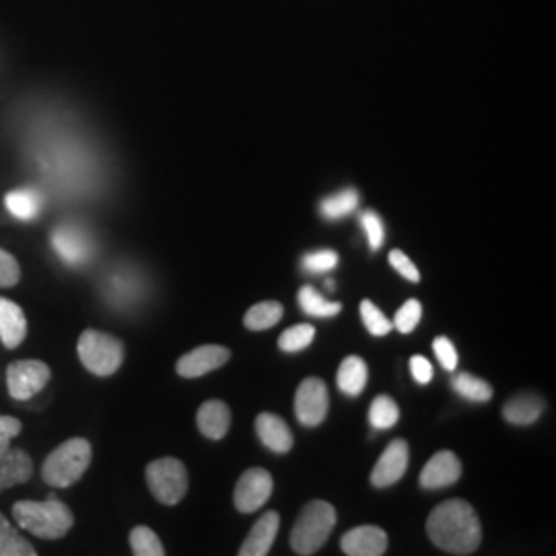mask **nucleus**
<instances>
[{"instance_id": "9b49d317", "label": "nucleus", "mask_w": 556, "mask_h": 556, "mask_svg": "<svg viewBox=\"0 0 556 556\" xmlns=\"http://www.w3.org/2000/svg\"><path fill=\"white\" fill-rule=\"evenodd\" d=\"M229 358H231V351L227 346L204 344V346H199V349L186 353L184 357H179L176 371L181 378H202V376L223 367Z\"/></svg>"}, {"instance_id": "dca6fc26", "label": "nucleus", "mask_w": 556, "mask_h": 556, "mask_svg": "<svg viewBox=\"0 0 556 556\" xmlns=\"http://www.w3.org/2000/svg\"><path fill=\"white\" fill-rule=\"evenodd\" d=\"M280 517L277 511H268L266 516L260 517L252 532L245 538V542L239 548V556H264L270 553L275 538L278 534Z\"/></svg>"}, {"instance_id": "4be33fe9", "label": "nucleus", "mask_w": 556, "mask_h": 556, "mask_svg": "<svg viewBox=\"0 0 556 556\" xmlns=\"http://www.w3.org/2000/svg\"><path fill=\"white\" fill-rule=\"evenodd\" d=\"M4 204L13 217L20 220H34L40 215V192L34 188H20L7 194Z\"/></svg>"}, {"instance_id": "a878e982", "label": "nucleus", "mask_w": 556, "mask_h": 556, "mask_svg": "<svg viewBox=\"0 0 556 556\" xmlns=\"http://www.w3.org/2000/svg\"><path fill=\"white\" fill-rule=\"evenodd\" d=\"M452 388L457 394L470 402H489L493 397V388L489 381L470 376V374H457L452 379Z\"/></svg>"}, {"instance_id": "7ed1b4c3", "label": "nucleus", "mask_w": 556, "mask_h": 556, "mask_svg": "<svg viewBox=\"0 0 556 556\" xmlns=\"http://www.w3.org/2000/svg\"><path fill=\"white\" fill-rule=\"evenodd\" d=\"M91 443L87 439L75 438L64 441L41 466V478L50 486L68 489L79 482L87 468L91 466Z\"/></svg>"}, {"instance_id": "cd10ccee", "label": "nucleus", "mask_w": 556, "mask_h": 556, "mask_svg": "<svg viewBox=\"0 0 556 556\" xmlns=\"http://www.w3.org/2000/svg\"><path fill=\"white\" fill-rule=\"evenodd\" d=\"M130 548L137 556H163L165 548L161 544L160 536L147 528V526H137L130 532Z\"/></svg>"}, {"instance_id": "473e14b6", "label": "nucleus", "mask_w": 556, "mask_h": 556, "mask_svg": "<svg viewBox=\"0 0 556 556\" xmlns=\"http://www.w3.org/2000/svg\"><path fill=\"white\" fill-rule=\"evenodd\" d=\"M303 268L312 275H318V273H328L332 270L338 264V254L334 250H319V252H312L307 256H303L301 260Z\"/></svg>"}, {"instance_id": "1a4fd4ad", "label": "nucleus", "mask_w": 556, "mask_h": 556, "mask_svg": "<svg viewBox=\"0 0 556 556\" xmlns=\"http://www.w3.org/2000/svg\"><path fill=\"white\" fill-rule=\"evenodd\" d=\"M52 245L60 260L71 266H83L93 256V239L79 225L64 223L56 227L52 233Z\"/></svg>"}, {"instance_id": "f8f14e48", "label": "nucleus", "mask_w": 556, "mask_h": 556, "mask_svg": "<svg viewBox=\"0 0 556 556\" xmlns=\"http://www.w3.org/2000/svg\"><path fill=\"white\" fill-rule=\"evenodd\" d=\"M408 443L404 439L392 441L371 472V482L374 486L383 489V486H392L400 478L404 477L406 468H408Z\"/></svg>"}, {"instance_id": "ddd939ff", "label": "nucleus", "mask_w": 556, "mask_h": 556, "mask_svg": "<svg viewBox=\"0 0 556 556\" xmlns=\"http://www.w3.org/2000/svg\"><path fill=\"white\" fill-rule=\"evenodd\" d=\"M462 477V464L454 452L443 450L427 462V466L420 472V486L435 491L454 484Z\"/></svg>"}, {"instance_id": "e433bc0d", "label": "nucleus", "mask_w": 556, "mask_h": 556, "mask_svg": "<svg viewBox=\"0 0 556 556\" xmlns=\"http://www.w3.org/2000/svg\"><path fill=\"white\" fill-rule=\"evenodd\" d=\"M390 264L396 268L400 277H404L406 280H410V282H418L420 280V273H418L417 266L413 264V260L408 258L404 252H400V250L390 252Z\"/></svg>"}, {"instance_id": "bb28decb", "label": "nucleus", "mask_w": 556, "mask_h": 556, "mask_svg": "<svg viewBox=\"0 0 556 556\" xmlns=\"http://www.w3.org/2000/svg\"><path fill=\"white\" fill-rule=\"evenodd\" d=\"M358 204V194L355 190H342L330 199L321 200L319 204V213L326 219H342L346 215H351Z\"/></svg>"}, {"instance_id": "4c0bfd02", "label": "nucleus", "mask_w": 556, "mask_h": 556, "mask_svg": "<svg viewBox=\"0 0 556 556\" xmlns=\"http://www.w3.org/2000/svg\"><path fill=\"white\" fill-rule=\"evenodd\" d=\"M21 429H23V425H21L20 418L0 415V450L9 447L11 441L20 435Z\"/></svg>"}, {"instance_id": "20e7f679", "label": "nucleus", "mask_w": 556, "mask_h": 556, "mask_svg": "<svg viewBox=\"0 0 556 556\" xmlns=\"http://www.w3.org/2000/svg\"><path fill=\"white\" fill-rule=\"evenodd\" d=\"M337 526V511L326 501H312L298 517L293 532H291V546L298 555H316L319 548L328 542Z\"/></svg>"}, {"instance_id": "7c9ffc66", "label": "nucleus", "mask_w": 556, "mask_h": 556, "mask_svg": "<svg viewBox=\"0 0 556 556\" xmlns=\"http://www.w3.org/2000/svg\"><path fill=\"white\" fill-rule=\"evenodd\" d=\"M361 318H363L365 328H367L374 337H386V334H390V330L394 328L392 319L388 318V316L379 309L378 305H376L374 301H369V299L361 301Z\"/></svg>"}, {"instance_id": "5701e85b", "label": "nucleus", "mask_w": 556, "mask_h": 556, "mask_svg": "<svg viewBox=\"0 0 556 556\" xmlns=\"http://www.w3.org/2000/svg\"><path fill=\"white\" fill-rule=\"evenodd\" d=\"M38 551L0 514V556H36Z\"/></svg>"}, {"instance_id": "b1692460", "label": "nucleus", "mask_w": 556, "mask_h": 556, "mask_svg": "<svg viewBox=\"0 0 556 556\" xmlns=\"http://www.w3.org/2000/svg\"><path fill=\"white\" fill-rule=\"evenodd\" d=\"M282 314H285V309L278 301H262L258 305H254L252 309H248L243 324H245L248 330L260 332V330H268V328L278 324Z\"/></svg>"}, {"instance_id": "39448f33", "label": "nucleus", "mask_w": 556, "mask_h": 556, "mask_svg": "<svg viewBox=\"0 0 556 556\" xmlns=\"http://www.w3.org/2000/svg\"><path fill=\"white\" fill-rule=\"evenodd\" d=\"M77 353L83 367L100 378L114 376L124 363L122 340L100 330H85L80 334Z\"/></svg>"}, {"instance_id": "c756f323", "label": "nucleus", "mask_w": 556, "mask_h": 556, "mask_svg": "<svg viewBox=\"0 0 556 556\" xmlns=\"http://www.w3.org/2000/svg\"><path fill=\"white\" fill-rule=\"evenodd\" d=\"M400 418V408L390 396H378L369 410V422L374 429H392Z\"/></svg>"}, {"instance_id": "412c9836", "label": "nucleus", "mask_w": 556, "mask_h": 556, "mask_svg": "<svg viewBox=\"0 0 556 556\" xmlns=\"http://www.w3.org/2000/svg\"><path fill=\"white\" fill-rule=\"evenodd\" d=\"M369 379L367 363L361 357H346L338 369V388L346 396H358Z\"/></svg>"}, {"instance_id": "aec40b11", "label": "nucleus", "mask_w": 556, "mask_h": 556, "mask_svg": "<svg viewBox=\"0 0 556 556\" xmlns=\"http://www.w3.org/2000/svg\"><path fill=\"white\" fill-rule=\"evenodd\" d=\"M544 408L546 404L542 397L534 394H519L503 406V417L507 418L511 425L526 427L536 422L538 418L542 417Z\"/></svg>"}, {"instance_id": "a211bd4d", "label": "nucleus", "mask_w": 556, "mask_h": 556, "mask_svg": "<svg viewBox=\"0 0 556 556\" xmlns=\"http://www.w3.org/2000/svg\"><path fill=\"white\" fill-rule=\"evenodd\" d=\"M256 433H258L260 441L277 454H287L293 447V433H291L289 425L277 415L262 413L256 418Z\"/></svg>"}, {"instance_id": "6ab92c4d", "label": "nucleus", "mask_w": 556, "mask_h": 556, "mask_svg": "<svg viewBox=\"0 0 556 556\" xmlns=\"http://www.w3.org/2000/svg\"><path fill=\"white\" fill-rule=\"evenodd\" d=\"M200 433L208 439H223L231 427V410L223 400H208L197 415Z\"/></svg>"}, {"instance_id": "4468645a", "label": "nucleus", "mask_w": 556, "mask_h": 556, "mask_svg": "<svg viewBox=\"0 0 556 556\" xmlns=\"http://www.w3.org/2000/svg\"><path fill=\"white\" fill-rule=\"evenodd\" d=\"M340 546L349 556H381L388 551V536L378 526H361L346 532Z\"/></svg>"}, {"instance_id": "72a5a7b5", "label": "nucleus", "mask_w": 556, "mask_h": 556, "mask_svg": "<svg viewBox=\"0 0 556 556\" xmlns=\"http://www.w3.org/2000/svg\"><path fill=\"white\" fill-rule=\"evenodd\" d=\"M20 262L15 256H11L7 250L0 248V289L15 287L20 282Z\"/></svg>"}, {"instance_id": "f03ea898", "label": "nucleus", "mask_w": 556, "mask_h": 556, "mask_svg": "<svg viewBox=\"0 0 556 556\" xmlns=\"http://www.w3.org/2000/svg\"><path fill=\"white\" fill-rule=\"evenodd\" d=\"M13 517L20 528L41 540H59L75 526L73 511L56 495L46 501H17L13 505Z\"/></svg>"}, {"instance_id": "f704fd0d", "label": "nucleus", "mask_w": 556, "mask_h": 556, "mask_svg": "<svg viewBox=\"0 0 556 556\" xmlns=\"http://www.w3.org/2000/svg\"><path fill=\"white\" fill-rule=\"evenodd\" d=\"M361 225L365 229V236L367 241L371 245V250H379L383 245V239H386V231H383V223L379 219L378 215L374 211H367L363 217H361Z\"/></svg>"}, {"instance_id": "393cba45", "label": "nucleus", "mask_w": 556, "mask_h": 556, "mask_svg": "<svg viewBox=\"0 0 556 556\" xmlns=\"http://www.w3.org/2000/svg\"><path fill=\"white\" fill-rule=\"evenodd\" d=\"M299 305L307 316L314 318H332L342 309L340 303L321 298L314 287H303L299 291Z\"/></svg>"}, {"instance_id": "0eeeda50", "label": "nucleus", "mask_w": 556, "mask_h": 556, "mask_svg": "<svg viewBox=\"0 0 556 556\" xmlns=\"http://www.w3.org/2000/svg\"><path fill=\"white\" fill-rule=\"evenodd\" d=\"M52 371L43 361L23 358L9 365L7 369V386L13 400H31L50 383Z\"/></svg>"}, {"instance_id": "c85d7f7f", "label": "nucleus", "mask_w": 556, "mask_h": 556, "mask_svg": "<svg viewBox=\"0 0 556 556\" xmlns=\"http://www.w3.org/2000/svg\"><path fill=\"white\" fill-rule=\"evenodd\" d=\"M314 338H316L314 326H309V324H299V326H293V328H289V330H285V332L280 334V338H278V346H280V351H285V353H299V351L307 349V346L314 342Z\"/></svg>"}, {"instance_id": "f257e3e1", "label": "nucleus", "mask_w": 556, "mask_h": 556, "mask_svg": "<svg viewBox=\"0 0 556 556\" xmlns=\"http://www.w3.org/2000/svg\"><path fill=\"white\" fill-rule=\"evenodd\" d=\"M431 542L450 555H472L482 540V526L470 503L450 498L438 505L427 519Z\"/></svg>"}, {"instance_id": "9d476101", "label": "nucleus", "mask_w": 556, "mask_h": 556, "mask_svg": "<svg viewBox=\"0 0 556 556\" xmlns=\"http://www.w3.org/2000/svg\"><path fill=\"white\" fill-rule=\"evenodd\" d=\"M270 495H273V477L262 468H252L239 478L236 493H233V503L241 514H254L270 498Z\"/></svg>"}, {"instance_id": "2eb2a0df", "label": "nucleus", "mask_w": 556, "mask_h": 556, "mask_svg": "<svg viewBox=\"0 0 556 556\" xmlns=\"http://www.w3.org/2000/svg\"><path fill=\"white\" fill-rule=\"evenodd\" d=\"M34 477V459L20 447L0 450V493Z\"/></svg>"}, {"instance_id": "6e6552de", "label": "nucleus", "mask_w": 556, "mask_h": 556, "mask_svg": "<svg viewBox=\"0 0 556 556\" xmlns=\"http://www.w3.org/2000/svg\"><path fill=\"white\" fill-rule=\"evenodd\" d=\"M328 388L318 378H307L295 394V415L305 427H318L328 415Z\"/></svg>"}, {"instance_id": "2f4dec72", "label": "nucleus", "mask_w": 556, "mask_h": 556, "mask_svg": "<svg viewBox=\"0 0 556 556\" xmlns=\"http://www.w3.org/2000/svg\"><path fill=\"white\" fill-rule=\"evenodd\" d=\"M422 316V307H420V301L417 299H408L400 309H397L396 318H394V326L402 334H410L420 321Z\"/></svg>"}, {"instance_id": "f3484780", "label": "nucleus", "mask_w": 556, "mask_h": 556, "mask_svg": "<svg viewBox=\"0 0 556 556\" xmlns=\"http://www.w3.org/2000/svg\"><path fill=\"white\" fill-rule=\"evenodd\" d=\"M25 337H27L25 312L15 301L0 298V342L7 349H17Z\"/></svg>"}, {"instance_id": "c9c22d12", "label": "nucleus", "mask_w": 556, "mask_h": 556, "mask_svg": "<svg viewBox=\"0 0 556 556\" xmlns=\"http://www.w3.org/2000/svg\"><path fill=\"white\" fill-rule=\"evenodd\" d=\"M433 351L438 355L439 363L445 371H456L457 351L454 342L447 337H439L433 340Z\"/></svg>"}, {"instance_id": "58836bf2", "label": "nucleus", "mask_w": 556, "mask_h": 556, "mask_svg": "<svg viewBox=\"0 0 556 556\" xmlns=\"http://www.w3.org/2000/svg\"><path fill=\"white\" fill-rule=\"evenodd\" d=\"M410 374H413V378L417 379L420 386H425V383H429L433 379V365L429 363V358L415 355V357L410 358Z\"/></svg>"}, {"instance_id": "423d86ee", "label": "nucleus", "mask_w": 556, "mask_h": 556, "mask_svg": "<svg viewBox=\"0 0 556 556\" xmlns=\"http://www.w3.org/2000/svg\"><path fill=\"white\" fill-rule=\"evenodd\" d=\"M147 484L163 505H176L188 493V470L176 457H161L147 466Z\"/></svg>"}]
</instances>
